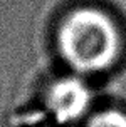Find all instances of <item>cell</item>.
I'll return each mask as SVG.
<instances>
[{
  "mask_svg": "<svg viewBox=\"0 0 126 127\" xmlns=\"http://www.w3.org/2000/svg\"><path fill=\"white\" fill-rule=\"evenodd\" d=\"M57 47L74 70L93 74L113 64L120 49V35L106 13L96 8H77L62 20Z\"/></svg>",
  "mask_w": 126,
  "mask_h": 127,
  "instance_id": "6da1fadb",
  "label": "cell"
},
{
  "mask_svg": "<svg viewBox=\"0 0 126 127\" xmlns=\"http://www.w3.org/2000/svg\"><path fill=\"white\" fill-rule=\"evenodd\" d=\"M91 90L77 77H62L47 89L45 105L59 124H71L86 114Z\"/></svg>",
  "mask_w": 126,
  "mask_h": 127,
  "instance_id": "7a4b0ae2",
  "label": "cell"
},
{
  "mask_svg": "<svg viewBox=\"0 0 126 127\" xmlns=\"http://www.w3.org/2000/svg\"><path fill=\"white\" fill-rule=\"evenodd\" d=\"M86 127H126V115L118 110H104L96 114Z\"/></svg>",
  "mask_w": 126,
  "mask_h": 127,
  "instance_id": "3957f363",
  "label": "cell"
}]
</instances>
